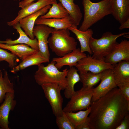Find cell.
<instances>
[{"label": "cell", "instance_id": "1", "mask_svg": "<svg viewBox=\"0 0 129 129\" xmlns=\"http://www.w3.org/2000/svg\"><path fill=\"white\" fill-rule=\"evenodd\" d=\"M90 107V129H116L129 113V102L117 87L91 102Z\"/></svg>", "mask_w": 129, "mask_h": 129}, {"label": "cell", "instance_id": "2", "mask_svg": "<svg viewBox=\"0 0 129 129\" xmlns=\"http://www.w3.org/2000/svg\"><path fill=\"white\" fill-rule=\"evenodd\" d=\"M83 19L79 30L85 31L106 16L112 14L111 0H102L96 3L82 0Z\"/></svg>", "mask_w": 129, "mask_h": 129}, {"label": "cell", "instance_id": "3", "mask_svg": "<svg viewBox=\"0 0 129 129\" xmlns=\"http://www.w3.org/2000/svg\"><path fill=\"white\" fill-rule=\"evenodd\" d=\"M51 36L48 39V43L52 51L61 57L77 48V42L70 35L68 29L53 28Z\"/></svg>", "mask_w": 129, "mask_h": 129}, {"label": "cell", "instance_id": "4", "mask_svg": "<svg viewBox=\"0 0 129 129\" xmlns=\"http://www.w3.org/2000/svg\"><path fill=\"white\" fill-rule=\"evenodd\" d=\"M52 60L46 66L41 64L38 66V69L34 75L36 82L39 85L47 83L59 84L64 90L67 85L66 76L68 70L66 68L60 71Z\"/></svg>", "mask_w": 129, "mask_h": 129}, {"label": "cell", "instance_id": "5", "mask_svg": "<svg viewBox=\"0 0 129 129\" xmlns=\"http://www.w3.org/2000/svg\"><path fill=\"white\" fill-rule=\"evenodd\" d=\"M129 33V32H124L114 35L110 32H106L99 39L91 37L89 44L92 53V57L96 59L104 60V58L111 52L117 43L116 41L117 38Z\"/></svg>", "mask_w": 129, "mask_h": 129}, {"label": "cell", "instance_id": "6", "mask_svg": "<svg viewBox=\"0 0 129 129\" xmlns=\"http://www.w3.org/2000/svg\"><path fill=\"white\" fill-rule=\"evenodd\" d=\"M93 87L89 88L83 87L75 91L70 100L63 109L64 113L75 112L86 110L90 106L93 94Z\"/></svg>", "mask_w": 129, "mask_h": 129}, {"label": "cell", "instance_id": "7", "mask_svg": "<svg viewBox=\"0 0 129 129\" xmlns=\"http://www.w3.org/2000/svg\"><path fill=\"white\" fill-rule=\"evenodd\" d=\"M41 86L51 106L53 113L56 117L61 115L63 112V98L61 93V91L63 90L61 87L57 84L53 83H44Z\"/></svg>", "mask_w": 129, "mask_h": 129}, {"label": "cell", "instance_id": "8", "mask_svg": "<svg viewBox=\"0 0 129 129\" xmlns=\"http://www.w3.org/2000/svg\"><path fill=\"white\" fill-rule=\"evenodd\" d=\"M75 67L79 73L90 71L98 74L107 69H112L113 65L88 55L81 59Z\"/></svg>", "mask_w": 129, "mask_h": 129}, {"label": "cell", "instance_id": "9", "mask_svg": "<svg viewBox=\"0 0 129 129\" xmlns=\"http://www.w3.org/2000/svg\"><path fill=\"white\" fill-rule=\"evenodd\" d=\"M100 81L99 84L93 88L91 102L104 96L113 89L117 87L114 74L112 69H107L102 72Z\"/></svg>", "mask_w": 129, "mask_h": 129}, {"label": "cell", "instance_id": "10", "mask_svg": "<svg viewBox=\"0 0 129 129\" xmlns=\"http://www.w3.org/2000/svg\"><path fill=\"white\" fill-rule=\"evenodd\" d=\"M53 28L43 25H37L33 29V33L38 42L39 51L49 60L50 54L48 46V39Z\"/></svg>", "mask_w": 129, "mask_h": 129}, {"label": "cell", "instance_id": "11", "mask_svg": "<svg viewBox=\"0 0 129 129\" xmlns=\"http://www.w3.org/2000/svg\"><path fill=\"white\" fill-rule=\"evenodd\" d=\"M124 60L129 61V41L124 39L117 43L111 52L104 58V61L114 65Z\"/></svg>", "mask_w": 129, "mask_h": 129}, {"label": "cell", "instance_id": "12", "mask_svg": "<svg viewBox=\"0 0 129 129\" xmlns=\"http://www.w3.org/2000/svg\"><path fill=\"white\" fill-rule=\"evenodd\" d=\"M14 93L7 92L3 103L0 106V129H9L8 118L10 112L13 111L16 104L14 99Z\"/></svg>", "mask_w": 129, "mask_h": 129}, {"label": "cell", "instance_id": "13", "mask_svg": "<svg viewBox=\"0 0 129 129\" xmlns=\"http://www.w3.org/2000/svg\"><path fill=\"white\" fill-rule=\"evenodd\" d=\"M86 56V54L81 52L78 48L62 57L54 58L52 60L55 62V66L59 70L65 65L70 67L75 66L81 59Z\"/></svg>", "mask_w": 129, "mask_h": 129}, {"label": "cell", "instance_id": "14", "mask_svg": "<svg viewBox=\"0 0 129 129\" xmlns=\"http://www.w3.org/2000/svg\"><path fill=\"white\" fill-rule=\"evenodd\" d=\"M52 0H38L33 2L19 10L18 15L13 20L7 22L9 26H13L25 17L34 13L45 6L52 4Z\"/></svg>", "mask_w": 129, "mask_h": 129}, {"label": "cell", "instance_id": "15", "mask_svg": "<svg viewBox=\"0 0 129 129\" xmlns=\"http://www.w3.org/2000/svg\"><path fill=\"white\" fill-rule=\"evenodd\" d=\"M51 6L50 5H47L37 12L25 17L19 21L21 27L31 39L35 38L33 31L36 20L40 16L46 14Z\"/></svg>", "mask_w": 129, "mask_h": 129}, {"label": "cell", "instance_id": "16", "mask_svg": "<svg viewBox=\"0 0 129 129\" xmlns=\"http://www.w3.org/2000/svg\"><path fill=\"white\" fill-rule=\"evenodd\" d=\"M112 14L120 24L129 18V0H111Z\"/></svg>", "mask_w": 129, "mask_h": 129}, {"label": "cell", "instance_id": "17", "mask_svg": "<svg viewBox=\"0 0 129 129\" xmlns=\"http://www.w3.org/2000/svg\"><path fill=\"white\" fill-rule=\"evenodd\" d=\"M13 26L19 33V38L14 40H12L11 39H7L5 41L0 40V43L8 45L25 44L30 46L32 48L39 51L38 41L36 38L34 39H32L29 37L22 30L19 22Z\"/></svg>", "mask_w": 129, "mask_h": 129}, {"label": "cell", "instance_id": "18", "mask_svg": "<svg viewBox=\"0 0 129 129\" xmlns=\"http://www.w3.org/2000/svg\"><path fill=\"white\" fill-rule=\"evenodd\" d=\"M68 29L75 34L79 41L81 46V51L82 52H86L90 54H92V53L89 46V42L93 33L92 30L89 28L85 31H81L77 29V26L73 25Z\"/></svg>", "mask_w": 129, "mask_h": 129}, {"label": "cell", "instance_id": "19", "mask_svg": "<svg viewBox=\"0 0 129 129\" xmlns=\"http://www.w3.org/2000/svg\"><path fill=\"white\" fill-rule=\"evenodd\" d=\"M0 48L10 51L12 53L22 60L39 51L30 47L27 45L23 44L8 45L0 43Z\"/></svg>", "mask_w": 129, "mask_h": 129}, {"label": "cell", "instance_id": "20", "mask_svg": "<svg viewBox=\"0 0 129 129\" xmlns=\"http://www.w3.org/2000/svg\"><path fill=\"white\" fill-rule=\"evenodd\" d=\"M113 65L112 70L117 86L129 82V61L123 60Z\"/></svg>", "mask_w": 129, "mask_h": 129}, {"label": "cell", "instance_id": "21", "mask_svg": "<svg viewBox=\"0 0 129 129\" xmlns=\"http://www.w3.org/2000/svg\"><path fill=\"white\" fill-rule=\"evenodd\" d=\"M49 62V60L46 58L39 51L22 60V62L18 65L12 69L11 72L14 73L31 66H38L43 63Z\"/></svg>", "mask_w": 129, "mask_h": 129}, {"label": "cell", "instance_id": "22", "mask_svg": "<svg viewBox=\"0 0 129 129\" xmlns=\"http://www.w3.org/2000/svg\"><path fill=\"white\" fill-rule=\"evenodd\" d=\"M35 24L45 25L57 29H68L73 25L69 16L62 18H41L39 17Z\"/></svg>", "mask_w": 129, "mask_h": 129}, {"label": "cell", "instance_id": "23", "mask_svg": "<svg viewBox=\"0 0 129 129\" xmlns=\"http://www.w3.org/2000/svg\"><path fill=\"white\" fill-rule=\"evenodd\" d=\"M69 14L73 25H79L83 16L80 7L74 3V0H58Z\"/></svg>", "mask_w": 129, "mask_h": 129}, {"label": "cell", "instance_id": "24", "mask_svg": "<svg viewBox=\"0 0 129 129\" xmlns=\"http://www.w3.org/2000/svg\"><path fill=\"white\" fill-rule=\"evenodd\" d=\"M78 71L74 67H70L68 70L66 76L67 85L64 90V94L66 98H71L75 92L74 89L75 85L80 81Z\"/></svg>", "mask_w": 129, "mask_h": 129}, {"label": "cell", "instance_id": "25", "mask_svg": "<svg viewBox=\"0 0 129 129\" xmlns=\"http://www.w3.org/2000/svg\"><path fill=\"white\" fill-rule=\"evenodd\" d=\"M52 6L45 14L39 17L41 18H62L69 16L66 9L60 2L56 0H52Z\"/></svg>", "mask_w": 129, "mask_h": 129}, {"label": "cell", "instance_id": "26", "mask_svg": "<svg viewBox=\"0 0 129 129\" xmlns=\"http://www.w3.org/2000/svg\"><path fill=\"white\" fill-rule=\"evenodd\" d=\"M14 84L11 82L6 70L4 72L3 76L1 70L0 71V104L5 99L7 92H15Z\"/></svg>", "mask_w": 129, "mask_h": 129}, {"label": "cell", "instance_id": "27", "mask_svg": "<svg viewBox=\"0 0 129 129\" xmlns=\"http://www.w3.org/2000/svg\"><path fill=\"white\" fill-rule=\"evenodd\" d=\"M102 72L96 74L88 71L79 73L80 81L83 87L89 88L93 87L100 81Z\"/></svg>", "mask_w": 129, "mask_h": 129}, {"label": "cell", "instance_id": "28", "mask_svg": "<svg viewBox=\"0 0 129 129\" xmlns=\"http://www.w3.org/2000/svg\"><path fill=\"white\" fill-rule=\"evenodd\" d=\"M90 106L85 110H81L76 113L71 112L65 113L70 121L75 128L85 121L88 118L90 113Z\"/></svg>", "mask_w": 129, "mask_h": 129}, {"label": "cell", "instance_id": "29", "mask_svg": "<svg viewBox=\"0 0 129 129\" xmlns=\"http://www.w3.org/2000/svg\"><path fill=\"white\" fill-rule=\"evenodd\" d=\"M56 118V123L59 129H75V126L64 112Z\"/></svg>", "mask_w": 129, "mask_h": 129}, {"label": "cell", "instance_id": "30", "mask_svg": "<svg viewBox=\"0 0 129 129\" xmlns=\"http://www.w3.org/2000/svg\"><path fill=\"white\" fill-rule=\"evenodd\" d=\"M17 57L13 54L0 48V62L4 61H6L8 64L9 67L12 69L16 66Z\"/></svg>", "mask_w": 129, "mask_h": 129}, {"label": "cell", "instance_id": "31", "mask_svg": "<svg viewBox=\"0 0 129 129\" xmlns=\"http://www.w3.org/2000/svg\"><path fill=\"white\" fill-rule=\"evenodd\" d=\"M117 87L126 99L129 102V82L118 85Z\"/></svg>", "mask_w": 129, "mask_h": 129}, {"label": "cell", "instance_id": "32", "mask_svg": "<svg viewBox=\"0 0 129 129\" xmlns=\"http://www.w3.org/2000/svg\"><path fill=\"white\" fill-rule=\"evenodd\" d=\"M129 129V113L126 115L116 129Z\"/></svg>", "mask_w": 129, "mask_h": 129}, {"label": "cell", "instance_id": "33", "mask_svg": "<svg viewBox=\"0 0 129 129\" xmlns=\"http://www.w3.org/2000/svg\"><path fill=\"white\" fill-rule=\"evenodd\" d=\"M75 129H90L88 117L85 121L76 126Z\"/></svg>", "mask_w": 129, "mask_h": 129}, {"label": "cell", "instance_id": "34", "mask_svg": "<svg viewBox=\"0 0 129 129\" xmlns=\"http://www.w3.org/2000/svg\"><path fill=\"white\" fill-rule=\"evenodd\" d=\"M36 0H23L19 2V7L21 8H23L30 4Z\"/></svg>", "mask_w": 129, "mask_h": 129}, {"label": "cell", "instance_id": "35", "mask_svg": "<svg viewBox=\"0 0 129 129\" xmlns=\"http://www.w3.org/2000/svg\"><path fill=\"white\" fill-rule=\"evenodd\" d=\"M120 25L119 28V29L120 30L129 28V18Z\"/></svg>", "mask_w": 129, "mask_h": 129}, {"label": "cell", "instance_id": "36", "mask_svg": "<svg viewBox=\"0 0 129 129\" xmlns=\"http://www.w3.org/2000/svg\"><path fill=\"white\" fill-rule=\"evenodd\" d=\"M13 0L14 1H16V0Z\"/></svg>", "mask_w": 129, "mask_h": 129}, {"label": "cell", "instance_id": "37", "mask_svg": "<svg viewBox=\"0 0 129 129\" xmlns=\"http://www.w3.org/2000/svg\"></svg>", "mask_w": 129, "mask_h": 129}]
</instances>
